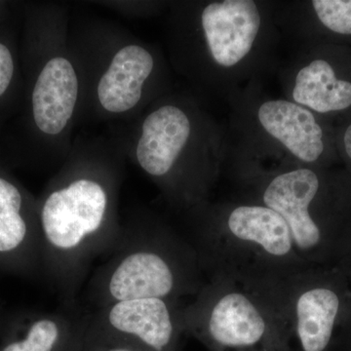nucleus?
I'll use <instances>...</instances> for the list:
<instances>
[{"label": "nucleus", "instance_id": "obj_11", "mask_svg": "<svg viewBox=\"0 0 351 351\" xmlns=\"http://www.w3.org/2000/svg\"><path fill=\"white\" fill-rule=\"evenodd\" d=\"M24 53L27 130L36 137H59L68 128L77 106V71L71 60L62 55L43 61L27 43Z\"/></svg>", "mask_w": 351, "mask_h": 351}, {"label": "nucleus", "instance_id": "obj_4", "mask_svg": "<svg viewBox=\"0 0 351 351\" xmlns=\"http://www.w3.org/2000/svg\"><path fill=\"white\" fill-rule=\"evenodd\" d=\"M188 237L206 277L245 282L306 265L287 223L269 207L237 197L203 203L184 214Z\"/></svg>", "mask_w": 351, "mask_h": 351}, {"label": "nucleus", "instance_id": "obj_2", "mask_svg": "<svg viewBox=\"0 0 351 351\" xmlns=\"http://www.w3.org/2000/svg\"><path fill=\"white\" fill-rule=\"evenodd\" d=\"M117 175L77 164L58 175L36 199L40 274L68 304L75 302L93 263L119 241Z\"/></svg>", "mask_w": 351, "mask_h": 351}, {"label": "nucleus", "instance_id": "obj_5", "mask_svg": "<svg viewBox=\"0 0 351 351\" xmlns=\"http://www.w3.org/2000/svg\"><path fill=\"white\" fill-rule=\"evenodd\" d=\"M206 281L186 234L152 219L123 228L117 243L90 277L87 297L94 308L152 298L186 302Z\"/></svg>", "mask_w": 351, "mask_h": 351}, {"label": "nucleus", "instance_id": "obj_8", "mask_svg": "<svg viewBox=\"0 0 351 351\" xmlns=\"http://www.w3.org/2000/svg\"><path fill=\"white\" fill-rule=\"evenodd\" d=\"M184 335L208 351H278L276 330L257 298L230 277H207L184 304Z\"/></svg>", "mask_w": 351, "mask_h": 351}, {"label": "nucleus", "instance_id": "obj_18", "mask_svg": "<svg viewBox=\"0 0 351 351\" xmlns=\"http://www.w3.org/2000/svg\"><path fill=\"white\" fill-rule=\"evenodd\" d=\"M5 19V3L0 2V23H3Z\"/></svg>", "mask_w": 351, "mask_h": 351}, {"label": "nucleus", "instance_id": "obj_6", "mask_svg": "<svg viewBox=\"0 0 351 351\" xmlns=\"http://www.w3.org/2000/svg\"><path fill=\"white\" fill-rule=\"evenodd\" d=\"M230 149L260 160L320 167L331 149L323 117L285 97H269L261 83L228 101Z\"/></svg>", "mask_w": 351, "mask_h": 351}, {"label": "nucleus", "instance_id": "obj_16", "mask_svg": "<svg viewBox=\"0 0 351 351\" xmlns=\"http://www.w3.org/2000/svg\"><path fill=\"white\" fill-rule=\"evenodd\" d=\"M73 351H143L135 346L119 341L101 338L90 334L86 330V321L82 338Z\"/></svg>", "mask_w": 351, "mask_h": 351}, {"label": "nucleus", "instance_id": "obj_17", "mask_svg": "<svg viewBox=\"0 0 351 351\" xmlns=\"http://www.w3.org/2000/svg\"><path fill=\"white\" fill-rule=\"evenodd\" d=\"M337 147L351 164V117L339 130L337 137Z\"/></svg>", "mask_w": 351, "mask_h": 351}, {"label": "nucleus", "instance_id": "obj_14", "mask_svg": "<svg viewBox=\"0 0 351 351\" xmlns=\"http://www.w3.org/2000/svg\"><path fill=\"white\" fill-rule=\"evenodd\" d=\"M22 315L11 322L0 351H73L82 338L86 313L75 307Z\"/></svg>", "mask_w": 351, "mask_h": 351}, {"label": "nucleus", "instance_id": "obj_7", "mask_svg": "<svg viewBox=\"0 0 351 351\" xmlns=\"http://www.w3.org/2000/svg\"><path fill=\"white\" fill-rule=\"evenodd\" d=\"M314 265L240 283L255 295L276 330L278 351H326L341 311L339 291Z\"/></svg>", "mask_w": 351, "mask_h": 351}, {"label": "nucleus", "instance_id": "obj_10", "mask_svg": "<svg viewBox=\"0 0 351 351\" xmlns=\"http://www.w3.org/2000/svg\"><path fill=\"white\" fill-rule=\"evenodd\" d=\"M319 44L298 46L277 69L283 97L319 117L351 110V73Z\"/></svg>", "mask_w": 351, "mask_h": 351}, {"label": "nucleus", "instance_id": "obj_12", "mask_svg": "<svg viewBox=\"0 0 351 351\" xmlns=\"http://www.w3.org/2000/svg\"><path fill=\"white\" fill-rule=\"evenodd\" d=\"M0 269L40 274L36 199L0 162Z\"/></svg>", "mask_w": 351, "mask_h": 351}, {"label": "nucleus", "instance_id": "obj_3", "mask_svg": "<svg viewBox=\"0 0 351 351\" xmlns=\"http://www.w3.org/2000/svg\"><path fill=\"white\" fill-rule=\"evenodd\" d=\"M228 132L191 99L156 104L141 124L135 147L138 167L182 214L211 199L225 174Z\"/></svg>", "mask_w": 351, "mask_h": 351}, {"label": "nucleus", "instance_id": "obj_9", "mask_svg": "<svg viewBox=\"0 0 351 351\" xmlns=\"http://www.w3.org/2000/svg\"><path fill=\"white\" fill-rule=\"evenodd\" d=\"M186 302L156 298L113 302L86 313V330L143 351H179Z\"/></svg>", "mask_w": 351, "mask_h": 351}, {"label": "nucleus", "instance_id": "obj_15", "mask_svg": "<svg viewBox=\"0 0 351 351\" xmlns=\"http://www.w3.org/2000/svg\"><path fill=\"white\" fill-rule=\"evenodd\" d=\"M17 47L10 29L0 23V126L15 110L21 93Z\"/></svg>", "mask_w": 351, "mask_h": 351}, {"label": "nucleus", "instance_id": "obj_1", "mask_svg": "<svg viewBox=\"0 0 351 351\" xmlns=\"http://www.w3.org/2000/svg\"><path fill=\"white\" fill-rule=\"evenodd\" d=\"M178 68L206 94L230 101L279 68L276 3L208 0L181 5L174 25Z\"/></svg>", "mask_w": 351, "mask_h": 351}, {"label": "nucleus", "instance_id": "obj_13", "mask_svg": "<svg viewBox=\"0 0 351 351\" xmlns=\"http://www.w3.org/2000/svg\"><path fill=\"white\" fill-rule=\"evenodd\" d=\"M157 69L156 54L147 46L138 43L122 46L112 55L97 83L99 105L112 114L131 112L140 105Z\"/></svg>", "mask_w": 351, "mask_h": 351}]
</instances>
